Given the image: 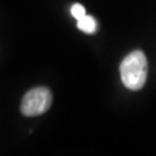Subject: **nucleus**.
I'll list each match as a JSON object with an SVG mask.
<instances>
[{
	"instance_id": "1",
	"label": "nucleus",
	"mask_w": 156,
	"mask_h": 156,
	"mask_svg": "<svg viewBox=\"0 0 156 156\" xmlns=\"http://www.w3.org/2000/svg\"><path fill=\"white\" fill-rule=\"evenodd\" d=\"M148 62L145 53L140 50L131 52L120 64V78L124 86L131 90L141 89L146 83Z\"/></svg>"
},
{
	"instance_id": "2",
	"label": "nucleus",
	"mask_w": 156,
	"mask_h": 156,
	"mask_svg": "<svg viewBox=\"0 0 156 156\" xmlns=\"http://www.w3.org/2000/svg\"><path fill=\"white\" fill-rule=\"evenodd\" d=\"M52 104V94L46 87H37L29 90L21 102V112L27 117L43 115Z\"/></svg>"
},
{
	"instance_id": "3",
	"label": "nucleus",
	"mask_w": 156,
	"mask_h": 156,
	"mask_svg": "<svg viewBox=\"0 0 156 156\" xmlns=\"http://www.w3.org/2000/svg\"><path fill=\"white\" fill-rule=\"evenodd\" d=\"M78 29L86 34H94L97 30V22L93 16L90 15H84L83 17L79 19L78 23H76Z\"/></svg>"
},
{
	"instance_id": "4",
	"label": "nucleus",
	"mask_w": 156,
	"mask_h": 156,
	"mask_svg": "<svg viewBox=\"0 0 156 156\" xmlns=\"http://www.w3.org/2000/svg\"><path fill=\"white\" fill-rule=\"evenodd\" d=\"M71 14H72L73 17L79 20V19H81L86 15V8L81 4H74L71 7Z\"/></svg>"
}]
</instances>
